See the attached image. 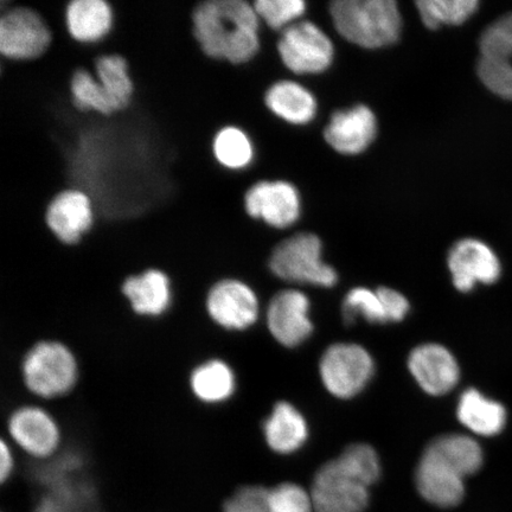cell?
Returning a JSON list of instances; mask_svg holds the SVG:
<instances>
[{
    "label": "cell",
    "instance_id": "cb8c5ba5",
    "mask_svg": "<svg viewBox=\"0 0 512 512\" xmlns=\"http://www.w3.org/2000/svg\"><path fill=\"white\" fill-rule=\"evenodd\" d=\"M265 105L275 117L293 125L309 124L317 113V101L306 88L293 81H279L267 89Z\"/></svg>",
    "mask_w": 512,
    "mask_h": 512
},
{
    "label": "cell",
    "instance_id": "484cf974",
    "mask_svg": "<svg viewBox=\"0 0 512 512\" xmlns=\"http://www.w3.org/2000/svg\"><path fill=\"white\" fill-rule=\"evenodd\" d=\"M426 448L437 454L463 478L475 475L484 463L482 447L475 439L464 434L441 435Z\"/></svg>",
    "mask_w": 512,
    "mask_h": 512
},
{
    "label": "cell",
    "instance_id": "d4e9b609",
    "mask_svg": "<svg viewBox=\"0 0 512 512\" xmlns=\"http://www.w3.org/2000/svg\"><path fill=\"white\" fill-rule=\"evenodd\" d=\"M457 416L467 430L482 437L501 433L507 422V411L502 403L486 398L473 388L460 396Z\"/></svg>",
    "mask_w": 512,
    "mask_h": 512
},
{
    "label": "cell",
    "instance_id": "4dcf8cb0",
    "mask_svg": "<svg viewBox=\"0 0 512 512\" xmlns=\"http://www.w3.org/2000/svg\"><path fill=\"white\" fill-rule=\"evenodd\" d=\"M256 15L272 30H285L305 14L303 0H255Z\"/></svg>",
    "mask_w": 512,
    "mask_h": 512
},
{
    "label": "cell",
    "instance_id": "4316f807",
    "mask_svg": "<svg viewBox=\"0 0 512 512\" xmlns=\"http://www.w3.org/2000/svg\"><path fill=\"white\" fill-rule=\"evenodd\" d=\"M213 152L223 168L233 171L249 168L255 158L251 137L238 126H224L215 134Z\"/></svg>",
    "mask_w": 512,
    "mask_h": 512
},
{
    "label": "cell",
    "instance_id": "d6986e66",
    "mask_svg": "<svg viewBox=\"0 0 512 512\" xmlns=\"http://www.w3.org/2000/svg\"><path fill=\"white\" fill-rule=\"evenodd\" d=\"M192 398L203 406L226 405L238 392V375L221 357H209L192 367L188 377Z\"/></svg>",
    "mask_w": 512,
    "mask_h": 512
},
{
    "label": "cell",
    "instance_id": "f546056e",
    "mask_svg": "<svg viewBox=\"0 0 512 512\" xmlns=\"http://www.w3.org/2000/svg\"><path fill=\"white\" fill-rule=\"evenodd\" d=\"M345 470L356 477L368 488L381 476L380 458L373 447L367 444L350 445L337 458Z\"/></svg>",
    "mask_w": 512,
    "mask_h": 512
},
{
    "label": "cell",
    "instance_id": "603a6c76",
    "mask_svg": "<svg viewBox=\"0 0 512 512\" xmlns=\"http://www.w3.org/2000/svg\"><path fill=\"white\" fill-rule=\"evenodd\" d=\"M262 432L267 446L279 454L298 451L309 437L304 416L286 401H280L273 407L262 425Z\"/></svg>",
    "mask_w": 512,
    "mask_h": 512
},
{
    "label": "cell",
    "instance_id": "8992f818",
    "mask_svg": "<svg viewBox=\"0 0 512 512\" xmlns=\"http://www.w3.org/2000/svg\"><path fill=\"white\" fill-rule=\"evenodd\" d=\"M271 272L288 283L334 287L338 275L322 259V242L313 234H297L275 246L268 260Z\"/></svg>",
    "mask_w": 512,
    "mask_h": 512
},
{
    "label": "cell",
    "instance_id": "ba28073f",
    "mask_svg": "<svg viewBox=\"0 0 512 512\" xmlns=\"http://www.w3.org/2000/svg\"><path fill=\"white\" fill-rule=\"evenodd\" d=\"M375 363L369 352L354 343H336L326 349L319 363L324 387L338 399H351L370 382Z\"/></svg>",
    "mask_w": 512,
    "mask_h": 512
},
{
    "label": "cell",
    "instance_id": "30bf717a",
    "mask_svg": "<svg viewBox=\"0 0 512 512\" xmlns=\"http://www.w3.org/2000/svg\"><path fill=\"white\" fill-rule=\"evenodd\" d=\"M477 73L490 92L512 100V14L486 28L480 37Z\"/></svg>",
    "mask_w": 512,
    "mask_h": 512
},
{
    "label": "cell",
    "instance_id": "277c9868",
    "mask_svg": "<svg viewBox=\"0 0 512 512\" xmlns=\"http://www.w3.org/2000/svg\"><path fill=\"white\" fill-rule=\"evenodd\" d=\"M53 43L47 19L30 0H0V57L15 62L41 59Z\"/></svg>",
    "mask_w": 512,
    "mask_h": 512
},
{
    "label": "cell",
    "instance_id": "83f0119b",
    "mask_svg": "<svg viewBox=\"0 0 512 512\" xmlns=\"http://www.w3.org/2000/svg\"><path fill=\"white\" fill-rule=\"evenodd\" d=\"M477 0H419L416 8L419 10L422 23L431 30H437L443 25H460L478 10Z\"/></svg>",
    "mask_w": 512,
    "mask_h": 512
},
{
    "label": "cell",
    "instance_id": "e575fe53",
    "mask_svg": "<svg viewBox=\"0 0 512 512\" xmlns=\"http://www.w3.org/2000/svg\"><path fill=\"white\" fill-rule=\"evenodd\" d=\"M16 464V448L8 439L3 438L0 441V482H9L14 476Z\"/></svg>",
    "mask_w": 512,
    "mask_h": 512
},
{
    "label": "cell",
    "instance_id": "e0dca14e",
    "mask_svg": "<svg viewBox=\"0 0 512 512\" xmlns=\"http://www.w3.org/2000/svg\"><path fill=\"white\" fill-rule=\"evenodd\" d=\"M408 368L421 389L433 396L450 393L460 380L456 357L437 343L416 347L408 357Z\"/></svg>",
    "mask_w": 512,
    "mask_h": 512
},
{
    "label": "cell",
    "instance_id": "ffe728a7",
    "mask_svg": "<svg viewBox=\"0 0 512 512\" xmlns=\"http://www.w3.org/2000/svg\"><path fill=\"white\" fill-rule=\"evenodd\" d=\"M376 118L370 108L358 105L332 115L325 128L326 142L342 155H358L367 150L376 137Z\"/></svg>",
    "mask_w": 512,
    "mask_h": 512
},
{
    "label": "cell",
    "instance_id": "5bb4252c",
    "mask_svg": "<svg viewBox=\"0 0 512 512\" xmlns=\"http://www.w3.org/2000/svg\"><path fill=\"white\" fill-rule=\"evenodd\" d=\"M46 222L50 232L62 245H80L95 223L91 196L80 189L69 188L61 191L49 204Z\"/></svg>",
    "mask_w": 512,
    "mask_h": 512
},
{
    "label": "cell",
    "instance_id": "f1b7e54d",
    "mask_svg": "<svg viewBox=\"0 0 512 512\" xmlns=\"http://www.w3.org/2000/svg\"><path fill=\"white\" fill-rule=\"evenodd\" d=\"M343 317L349 324L355 323L358 317L371 324L389 323L379 292L366 287L354 288L347 294L343 302Z\"/></svg>",
    "mask_w": 512,
    "mask_h": 512
},
{
    "label": "cell",
    "instance_id": "2e32d148",
    "mask_svg": "<svg viewBox=\"0 0 512 512\" xmlns=\"http://www.w3.org/2000/svg\"><path fill=\"white\" fill-rule=\"evenodd\" d=\"M310 300L297 290L280 291L267 306L266 323L272 337L286 348H296L312 335Z\"/></svg>",
    "mask_w": 512,
    "mask_h": 512
},
{
    "label": "cell",
    "instance_id": "52a82bcc",
    "mask_svg": "<svg viewBox=\"0 0 512 512\" xmlns=\"http://www.w3.org/2000/svg\"><path fill=\"white\" fill-rule=\"evenodd\" d=\"M210 323L226 332H245L258 323L261 309L254 288L236 277L216 278L203 300Z\"/></svg>",
    "mask_w": 512,
    "mask_h": 512
},
{
    "label": "cell",
    "instance_id": "1f68e13d",
    "mask_svg": "<svg viewBox=\"0 0 512 512\" xmlns=\"http://www.w3.org/2000/svg\"><path fill=\"white\" fill-rule=\"evenodd\" d=\"M270 512H315L311 494L294 483H281L268 490Z\"/></svg>",
    "mask_w": 512,
    "mask_h": 512
},
{
    "label": "cell",
    "instance_id": "5b68a950",
    "mask_svg": "<svg viewBox=\"0 0 512 512\" xmlns=\"http://www.w3.org/2000/svg\"><path fill=\"white\" fill-rule=\"evenodd\" d=\"M6 439L24 456L43 464L62 452L63 431L59 420L38 402L23 403L6 418Z\"/></svg>",
    "mask_w": 512,
    "mask_h": 512
},
{
    "label": "cell",
    "instance_id": "7402d4cb",
    "mask_svg": "<svg viewBox=\"0 0 512 512\" xmlns=\"http://www.w3.org/2000/svg\"><path fill=\"white\" fill-rule=\"evenodd\" d=\"M91 47L93 72L110 101L113 113L127 110L134 96V83L127 60L120 54L102 50L99 44Z\"/></svg>",
    "mask_w": 512,
    "mask_h": 512
},
{
    "label": "cell",
    "instance_id": "836d02e7",
    "mask_svg": "<svg viewBox=\"0 0 512 512\" xmlns=\"http://www.w3.org/2000/svg\"><path fill=\"white\" fill-rule=\"evenodd\" d=\"M377 292L380 294L389 322L399 323L405 319L409 312V302L403 294L389 287L377 288Z\"/></svg>",
    "mask_w": 512,
    "mask_h": 512
},
{
    "label": "cell",
    "instance_id": "44dd1931",
    "mask_svg": "<svg viewBox=\"0 0 512 512\" xmlns=\"http://www.w3.org/2000/svg\"><path fill=\"white\" fill-rule=\"evenodd\" d=\"M114 10L110 0H69L66 28L72 40L83 46H95L111 35Z\"/></svg>",
    "mask_w": 512,
    "mask_h": 512
},
{
    "label": "cell",
    "instance_id": "7a4b0ae2",
    "mask_svg": "<svg viewBox=\"0 0 512 512\" xmlns=\"http://www.w3.org/2000/svg\"><path fill=\"white\" fill-rule=\"evenodd\" d=\"M19 375L32 398L55 401L67 398L78 388L81 364L69 344L57 338H43L24 352Z\"/></svg>",
    "mask_w": 512,
    "mask_h": 512
},
{
    "label": "cell",
    "instance_id": "9a60e30c",
    "mask_svg": "<svg viewBox=\"0 0 512 512\" xmlns=\"http://www.w3.org/2000/svg\"><path fill=\"white\" fill-rule=\"evenodd\" d=\"M447 264L454 287L464 293L472 291L477 284H495L502 273L495 252L476 239L458 241L448 253Z\"/></svg>",
    "mask_w": 512,
    "mask_h": 512
},
{
    "label": "cell",
    "instance_id": "9c48e42d",
    "mask_svg": "<svg viewBox=\"0 0 512 512\" xmlns=\"http://www.w3.org/2000/svg\"><path fill=\"white\" fill-rule=\"evenodd\" d=\"M120 294L134 315L160 319L168 315L175 304L174 277L162 266L140 267L121 280Z\"/></svg>",
    "mask_w": 512,
    "mask_h": 512
},
{
    "label": "cell",
    "instance_id": "ac0fdd59",
    "mask_svg": "<svg viewBox=\"0 0 512 512\" xmlns=\"http://www.w3.org/2000/svg\"><path fill=\"white\" fill-rule=\"evenodd\" d=\"M464 479L452 467L430 450H425L415 472L419 494L435 507H457L465 496Z\"/></svg>",
    "mask_w": 512,
    "mask_h": 512
},
{
    "label": "cell",
    "instance_id": "7c38bea8",
    "mask_svg": "<svg viewBox=\"0 0 512 512\" xmlns=\"http://www.w3.org/2000/svg\"><path fill=\"white\" fill-rule=\"evenodd\" d=\"M315 512H366L369 488L344 469L337 459L324 464L313 478Z\"/></svg>",
    "mask_w": 512,
    "mask_h": 512
},
{
    "label": "cell",
    "instance_id": "8fae6325",
    "mask_svg": "<svg viewBox=\"0 0 512 512\" xmlns=\"http://www.w3.org/2000/svg\"><path fill=\"white\" fill-rule=\"evenodd\" d=\"M278 53L292 73L319 74L331 66L334 44L316 24L300 22L281 32Z\"/></svg>",
    "mask_w": 512,
    "mask_h": 512
},
{
    "label": "cell",
    "instance_id": "3957f363",
    "mask_svg": "<svg viewBox=\"0 0 512 512\" xmlns=\"http://www.w3.org/2000/svg\"><path fill=\"white\" fill-rule=\"evenodd\" d=\"M338 34L366 49L398 42L402 18L394 0H337L330 8Z\"/></svg>",
    "mask_w": 512,
    "mask_h": 512
},
{
    "label": "cell",
    "instance_id": "4fadbf2b",
    "mask_svg": "<svg viewBox=\"0 0 512 512\" xmlns=\"http://www.w3.org/2000/svg\"><path fill=\"white\" fill-rule=\"evenodd\" d=\"M245 209L252 220L285 229L299 219L300 198L290 183L261 179L246 191Z\"/></svg>",
    "mask_w": 512,
    "mask_h": 512
},
{
    "label": "cell",
    "instance_id": "6da1fadb",
    "mask_svg": "<svg viewBox=\"0 0 512 512\" xmlns=\"http://www.w3.org/2000/svg\"><path fill=\"white\" fill-rule=\"evenodd\" d=\"M261 21L247 0H196L192 34L211 60L243 66L261 50Z\"/></svg>",
    "mask_w": 512,
    "mask_h": 512
},
{
    "label": "cell",
    "instance_id": "d6a6232c",
    "mask_svg": "<svg viewBox=\"0 0 512 512\" xmlns=\"http://www.w3.org/2000/svg\"><path fill=\"white\" fill-rule=\"evenodd\" d=\"M268 490L261 485H243L222 504L223 512H270Z\"/></svg>",
    "mask_w": 512,
    "mask_h": 512
}]
</instances>
